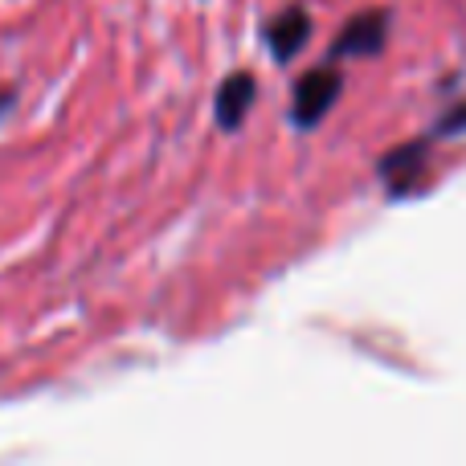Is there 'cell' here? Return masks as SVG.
<instances>
[{
  "label": "cell",
  "mask_w": 466,
  "mask_h": 466,
  "mask_svg": "<svg viewBox=\"0 0 466 466\" xmlns=\"http://www.w3.org/2000/svg\"><path fill=\"white\" fill-rule=\"evenodd\" d=\"M339 95H344V74H336L331 66L307 70L303 78L295 82V95H290V123H295L299 131L319 127Z\"/></svg>",
  "instance_id": "obj_1"
},
{
  "label": "cell",
  "mask_w": 466,
  "mask_h": 466,
  "mask_svg": "<svg viewBox=\"0 0 466 466\" xmlns=\"http://www.w3.org/2000/svg\"><path fill=\"white\" fill-rule=\"evenodd\" d=\"M430 144H434V139L421 136V139H413V144H401L389 156H380L377 172H380V180H385L389 197H405L421 185V177L430 172Z\"/></svg>",
  "instance_id": "obj_2"
},
{
  "label": "cell",
  "mask_w": 466,
  "mask_h": 466,
  "mask_svg": "<svg viewBox=\"0 0 466 466\" xmlns=\"http://www.w3.org/2000/svg\"><path fill=\"white\" fill-rule=\"evenodd\" d=\"M389 41V13H360L336 33L331 57H377Z\"/></svg>",
  "instance_id": "obj_3"
},
{
  "label": "cell",
  "mask_w": 466,
  "mask_h": 466,
  "mask_svg": "<svg viewBox=\"0 0 466 466\" xmlns=\"http://www.w3.org/2000/svg\"><path fill=\"white\" fill-rule=\"evenodd\" d=\"M262 37H266V49H270L274 62L287 66V62H295V57L303 54V46L311 41V16L290 5V8H282L274 21H266Z\"/></svg>",
  "instance_id": "obj_4"
},
{
  "label": "cell",
  "mask_w": 466,
  "mask_h": 466,
  "mask_svg": "<svg viewBox=\"0 0 466 466\" xmlns=\"http://www.w3.org/2000/svg\"><path fill=\"white\" fill-rule=\"evenodd\" d=\"M258 98V82L249 70H233L226 82L218 86L213 95V115H218V127L221 131H238L241 123L249 119V106Z\"/></svg>",
  "instance_id": "obj_5"
},
{
  "label": "cell",
  "mask_w": 466,
  "mask_h": 466,
  "mask_svg": "<svg viewBox=\"0 0 466 466\" xmlns=\"http://www.w3.org/2000/svg\"><path fill=\"white\" fill-rule=\"evenodd\" d=\"M462 131H466V103L454 106L446 119H438V127L430 131V139H451V136H462Z\"/></svg>",
  "instance_id": "obj_6"
}]
</instances>
